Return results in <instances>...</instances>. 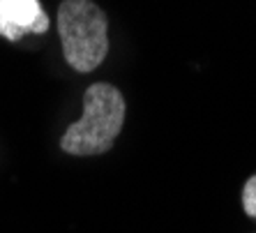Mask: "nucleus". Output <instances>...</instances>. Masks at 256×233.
<instances>
[{"label": "nucleus", "mask_w": 256, "mask_h": 233, "mask_svg": "<svg viewBox=\"0 0 256 233\" xmlns=\"http://www.w3.org/2000/svg\"><path fill=\"white\" fill-rule=\"evenodd\" d=\"M58 35L67 65L88 74L108 54V21L92 0H62L58 7Z\"/></svg>", "instance_id": "f03ea898"}, {"label": "nucleus", "mask_w": 256, "mask_h": 233, "mask_svg": "<svg viewBox=\"0 0 256 233\" xmlns=\"http://www.w3.org/2000/svg\"><path fill=\"white\" fill-rule=\"evenodd\" d=\"M242 208L250 217H256V176H252L242 187Z\"/></svg>", "instance_id": "20e7f679"}, {"label": "nucleus", "mask_w": 256, "mask_h": 233, "mask_svg": "<svg viewBox=\"0 0 256 233\" xmlns=\"http://www.w3.org/2000/svg\"><path fill=\"white\" fill-rule=\"evenodd\" d=\"M48 26L51 21L40 0H0V35L10 42H18L28 32L42 35Z\"/></svg>", "instance_id": "7ed1b4c3"}, {"label": "nucleus", "mask_w": 256, "mask_h": 233, "mask_svg": "<svg viewBox=\"0 0 256 233\" xmlns=\"http://www.w3.org/2000/svg\"><path fill=\"white\" fill-rule=\"evenodd\" d=\"M125 97L116 86L92 84L84 95V116L65 130L60 148L76 157L106 152L125 125Z\"/></svg>", "instance_id": "f257e3e1"}]
</instances>
